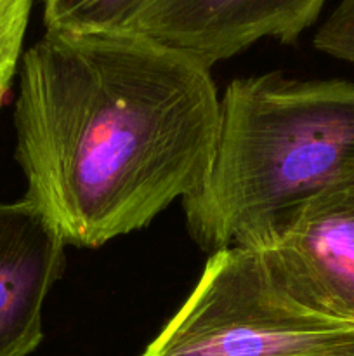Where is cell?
Masks as SVG:
<instances>
[{
	"label": "cell",
	"mask_w": 354,
	"mask_h": 356,
	"mask_svg": "<svg viewBox=\"0 0 354 356\" xmlns=\"http://www.w3.org/2000/svg\"><path fill=\"white\" fill-rule=\"evenodd\" d=\"M28 202L65 242L97 249L207 181L221 131L210 68L134 31H45L14 106Z\"/></svg>",
	"instance_id": "1"
},
{
	"label": "cell",
	"mask_w": 354,
	"mask_h": 356,
	"mask_svg": "<svg viewBox=\"0 0 354 356\" xmlns=\"http://www.w3.org/2000/svg\"><path fill=\"white\" fill-rule=\"evenodd\" d=\"M353 169L354 82L235 79L210 174L183 198L187 232L210 254L267 249L304 202Z\"/></svg>",
	"instance_id": "2"
},
{
	"label": "cell",
	"mask_w": 354,
	"mask_h": 356,
	"mask_svg": "<svg viewBox=\"0 0 354 356\" xmlns=\"http://www.w3.org/2000/svg\"><path fill=\"white\" fill-rule=\"evenodd\" d=\"M141 356H354V325L302 301L266 249L235 245L210 254Z\"/></svg>",
	"instance_id": "3"
},
{
	"label": "cell",
	"mask_w": 354,
	"mask_h": 356,
	"mask_svg": "<svg viewBox=\"0 0 354 356\" xmlns=\"http://www.w3.org/2000/svg\"><path fill=\"white\" fill-rule=\"evenodd\" d=\"M266 252L302 301L354 325V169L304 202Z\"/></svg>",
	"instance_id": "4"
},
{
	"label": "cell",
	"mask_w": 354,
	"mask_h": 356,
	"mask_svg": "<svg viewBox=\"0 0 354 356\" xmlns=\"http://www.w3.org/2000/svg\"><path fill=\"white\" fill-rule=\"evenodd\" d=\"M326 0H148L127 31L193 56L205 66L260 38L294 44Z\"/></svg>",
	"instance_id": "5"
},
{
	"label": "cell",
	"mask_w": 354,
	"mask_h": 356,
	"mask_svg": "<svg viewBox=\"0 0 354 356\" xmlns=\"http://www.w3.org/2000/svg\"><path fill=\"white\" fill-rule=\"evenodd\" d=\"M66 245L26 198L0 204V356H28L40 346L42 309L65 270Z\"/></svg>",
	"instance_id": "6"
},
{
	"label": "cell",
	"mask_w": 354,
	"mask_h": 356,
	"mask_svg": "<svg viewBox=\"0 0 354 356\" xmlns=\"http://www.w3.org/2000/svg\"><path fill=\"white\" fill-rule=\"evenodd\" d=\"M148 0H42L45 31H127Z\"/></svg>",
	"instance_id": "7"
},
{
	"label": "cell",
	"mask_w": 354,
	"mask_h": 356,
	"mask_svg": "<svg viewBox=\"0 0 354 356\" xmlns=\"http://www.w3.org/2000/svg\"><path fill=\"white\" fill-rule=\"evenodd\" d=\"M31 2L33 0H0V108L23 59Z\"/></svg>",
	"instance_id": "8"
},
{
	"label": "cell",
	"mask_w": 354,
	"mask_h": 356,
	"mask_svg": "<svg viewBox=\"0 0 354 356\" xmlns=\"http://www.w3.org/2000/svg\"><path fill=\"white\" fill-rule=\"evenodd\" d=\"M314 47L332 58L354 63V0H340L316 31Z\"/></svg>",
	"instance_id": "9"
}]
</instances>
